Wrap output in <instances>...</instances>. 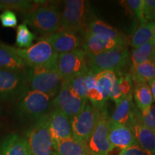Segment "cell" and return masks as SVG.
Instances as JSON below:
<instances>
[{
    "label": "cell",
    "instance_id": "1",
    "mask_svg": "<svg viewBox=\"0 0 155 155\" xmlns=\"http://www.w3.org/2000/svg\"><path fill=\"white\" fill-rule=\"evenodd\" d=\"M28 85L31 90L54 97L63 83L57 69V58L45 65L27 68L25 71Z\"/></svg>",
    "mask_w": 155,
    "mask_h": 155
},
{
    "label": "cell",
    "instance_id": "2",
    "mask_svg": "<svg viewBox=\"0 0 155 155\" xmlns=\"http://www.w3.org/2000/svg\"><path fill=\"white\" fill-rule=\"evenodd\" d=\"M52 97L34 90L27 89L19 98L16 114L21 120H35V121L50 114Z\"/></svg>",
    "mask_w": 155,
    "mask_h": 155
},
{
    "label": "cell",
    "instance_id": "3",
    "mask_svg": "<svg viewBox=\"0 0 155 155\" xmlns=\"http://www.w3.org/2000/svg\"><path fill=\"white\" fill-rule=\"evenodd\" d=\"M41 2L36 8L24 15L25 23L39 33L50 35L60 30L61 13L53 4Z\"/></svg>",
    "mask_w": 155,
    "mask_h": 155
},
{
    "label": "cell",
    "instance_id": "4",
    "mask_svg": "<svg viewBox=\"0 0 155 155\" xmlns=\"http://www.w3.org/2000/svg\"><path fill=\"white\" fill-rule=\"evenodd\" d=\"M49 114L35 121L26 134L25 139L32 155H58L50 132Z\"/></svg>",
    "mask_w": 155,
    "mask_h": 155
},
{
    "label": "cell",
    "instance_id": "5",
    "mask_svg": "<svg viewBox=\"0 0 155 155\" xmlns=\"http://www.w3.org/2000/svg\"><path fill=\"white\" fill-rule=\"evenodd\" d=\"M57 69L63 82L90 72L84 50L77 48L71 53L58 55Z\"/></svg>",
    "mask_w": 155,
    "mask_h": 155
},
{
    "label": "cell",
    "instance_id": "6",
    "mask_svg": "<svg viewBox=\"0 0 155 155\" xmlns=\"http://www.w3.org/2000/svg\"><path fill=\"white\" fill-rule=\"evenodd\" d=\"M8 48L22 60L27 68L45 65L54 61L58 57L46 39H42L26 49H21L10 45H8Z\"/></svg>",
    "mask_w": 155,
    "mask_h": 155
},
{
    "label": "cell",
    "instance_id": "7",
    "mask_svg": "<svg viewBox=\"0 0 155 155\" xmlns=\"http://www.w3.org/2000/svg\"><path fill=\"white\" fill-rule=\"evenodd\" d=\"M88 65L90 71L95 74L105 71H114L122 68L127 63L129 51L124 47L116 48L97 55L87 54Z\"/></svg>",
    "mask_w": 155,
    "mask_h": 155
},
{
    "label": "cell",
    "instance_id": "8",
    "mask_svg": "<svg viewBox=\"0 0 155 155\" xmlns=\"http://www.w3.org/2000/svg\"><path fill=\"white\" fill-rule=\"evenodd\" d=\"M109 127L110 117L104 108L99 110L96 125L87 141V146L91 155H109L114 150L108 139Z\"/></svg>",
    "mask_w": 155,
    "mask_h": 155
},
{
    "label": "cell",
    "instance_id": "9",
    "mask_svg": "<svg viewBox=\"0 0 155 155\" xmlns=\"http://www.w3.org/2000/svg\"><path fill=\"white\" fill-rule=\"evenodd\" d=\"M86 2L67 0L61 13L60 30L75 33L86 28Z\"/></svg>",
    "mask_w": 155,
    "mask_h": 155
},
{
    "label": "cell",
    "instance_id": "10",
    "mask_svg": "<svg viewBox=\"0 0 155 155\" xmlns=\"http://www.w3.org/2000/svg\"><path fill=\"white\" fill-rule=\"evenodd\" d=\"M28 86L25 72L0 69V101L8 102L19 98Z\"/></svg>",
    "mask_w": 155,
    "mask_h": 155
},
{
    "label": "cell",
    "instance_id": "11",
    "mask_svg": "<svg viewBox=\"0 0 155 155\" xmlns=\"http://www.w3.org/2000/svg\"><path fill=\"white\" fill-rule=\"evenodd\" d=\"M99 116V110L87 102L83 109L71 119L73 137L78 140L87 143L96 127Z\"/></svg>",
    "mask_w": 155,
    "mask_h": 155
},
{
    "label": "cell",
    "instance_id": "12",
    "mask_svg": "<svg viewBox=\"0 0 155 155\" xmlns=\"http://www.w3.org/2000/svg\"><path fill=\"white\" fill-rule=\"evenodd\" d=\"M87 100L79 98L71 92L68 86L63 82L58 94L52 102L53 109H58L71 119L78 114L84 108Z\"/></svg>",
    "mask_w": 155,
    "mask_h": 155
},
{
    "label": "cell",
    "instance_id": "13",
    "mask_svg": "<svg viewBox=\"0 0 155 155\" xmlns=\"http://www.w3.org/2000/svg\"><path fill=\"white\" fill-rule=\"evenodd\" d=\"M49 129L54 143L73 137L71 119L55 108L49 114Z\"/></svg>",
    "mask_w": 155,
    "mask_h": 155
},
{
    "label": "cell",
    "instance_id": "14",
    "mask_svg": "<svg viewBox=\"0 0 155 155\" xmlns=\"http://www.w3.org/2000/svg\"><path fill=\"white\" fill-rule=\"evenodd\" d=\"M58 55L71 53L76 50L81 44L80 38L75 33L59 30L48 35L45 38Z\"/></svg>",
    "mask_w": 155,
    "mask_h": 155
},
{
    "label": "cell",
    "instance_id": "15",
    "mask_svg": "<svg viewBox=\"0 0 155 155\" xmlns=\"http://www.w3.org/2000/svg\"><path fill=\"white\" fill-rule=\"evenodd\" d=\"M125 42H122L106 37L96 35L86 32L85 36V51L88 55H97L107 50L116 48L124 47Z\"/></svg>",
    "mask_w": 155,
    "mask_h": 155
},
{
    "label": "cell",
    "instance_id": "16",
    "mask_svg": "<svg viewBox=\"0 0 155 155\" xmlns=\"http://www.w3.org/2000/svg\"><path fill=\"white\" fill-rule=\"evenodd\" d=\"M128 127L131 129L136 141L143 150L151 155H154L155 147V134L150 129L144 127L136 119L134 111L133 110L130 121Z\"/></svg>",
    "mask_w": 155,
    "mask_h": 155
},
{
    "label": "cell",
    "instance_id": "17",
    "mask_svg": "<svg viewBox=\"0 0 155 155\" xmlns=\"http://www.w3.org/2000/svg\"><path fill=\"white\" fill-rule=\"evenodd\" d=\"M0 155L32 154L25 138L17 134H10L0 142Z\"/></svg>",
    "mask_w": 155,
    "mask_h": 155
},
{
    "label": "cell",
    "instance_id": "18",
    "mask_svg": "<svg viewBox=\"0 0 155 155\" xmlns=\"http://www.w3.org/2000/svg\"><path fill=\"white\" fill-rule=\"evenodd\" d=\"M108 139L114 149L121 150L137 142L132 131L127 126H110Z\"/></svg>",
    "mask_w": 155,
    "mask_h": 155
},
{
    "label": "cell",
    "instance_id": "19",
    "mask_svg": "<svg viewBox=\"0 0 155 155\" xmlns=\"http://www.w3.org/2000/svg\"><path fill=\"white\" fill-rule=\"evenodd\" d=\"M132 97H123L119 101L116 102V108L110 118V126L128 127L134 110Z\"/></svg>",
    "mask_w": 155,
    "mask_h": 155
},
{
    "label": "cell",
    "instance_id": "20",
    "mask_svg": "<svg viewBox=\"0 0 155 155\" xmlns=\"http://www.w3.org/2000/svg\"><path fill=\"white\" fill-rule=\"evenodd\" d=\"M54 144L58 155H91L87 143L78 140L73 137L59 140Z\"/></svg>",
    "mask_w": 155,
    "mask_h": 155
},
{
    "label": "cell",
    "instance_id": "21",
    "mask_svg": "<svg viewBox=\"0 0 155 155\" xmlns=\"http://www.w3.org/2000/svg\"><path fill=\"white\" fill-rule=\"evenodd\" d=\"M134 98L141 116H145L153 105V98L148 84L144 82H134Z\"/></svg>",
    "mask_w": 155,
    "mask_h": 155
},
{
    "label": "cell",
    "instance_id": "22",
    "mask_svg": "<svg viewBox=\"0 0 155 155\" xmlns=\"http://www.w3.org/2000/svg\"><path fill=\"white\" fill-rule=\"evenodd\" d=\"M0 69L25 72L27 67L22 60L9 49L8 45L0 43Z\"/></svg>",
    "mask_w": 155,
    "mask_h": 155
},
{
    "label": "cell",
    "instance_id": "23",
    "mask_svg": "<svg viewBox=\"0 0 155 155\" xmlns=\"http://www.w3.org/2000/svg\"><path fill=\"white\" fill-rule=\"evenodd\" d=\"M86 32L92 35L114 39V40L125 42V43L127 42L126 38L121 32L101 20H95L92 22L89 25Z\"/></svg>",
    "mask_w": 155,
    "mask_h": 155
},
{
    "label": "cell",
    "instance_id": "24",
    "mask_svg": "<svg viewBox=\"0 0 155 155\" xmlns=\"http://www.w3.org/2000/svg\"><path fill=\"white\" fill-rule=\"evenodd\" d=\"M116 75L114 71H105L96 74V86L102 94L104 102L109 98L110 91L116 79Z\"/></svg>",
    "mask_w": 155,
    "mask_h": 155
},
{
    "label": "cell",
    "instance_id": "25",
    "mask_svg": "<svg viewBox=\"0 0 155 155\" xmlns=\"http://www.w3.org/2000/svg\"><path fill=\"white\" fill-rule=\"evenodd\" d=\"M131 79L134 82L147 83L155 78V65L148 61L131 68Z\"/></svg>",
    "mask_w": 155,
    "mask_h": 155
},
{
    "label": "cell",
    "instance_id": "26",
    "mask_svg": "<svg viewBox=\"0 0 155 155\" xmlns=\"http://www.w3.org/2000/svg\"><path fill=\"white\" fill-rule=\"evenodd\" d=\"M154 22L141 24L131 37V45L134 48H137L147 42L152 41Z\"/></svg>",
    "mask_w": 155,
    "mask_h": 155
},
{
    "label": "cell",
    "instance_id": "27",
    "mask_svg": "<svg viewBox=\"0 0 155 155\" xmlns=\"http://www.w3.org/2000/svg\"><path fill=\"white\" fill-rule=\"evenodd\" d=\"M40 2L28 1V0H0V5L2 9L15 10L26 15L32 11L40 5Z\"/></svg>",
    "mask_w": 155,
    "mask_h": 155
},
{
    "label": "cell",
    "instance_id": "28",
    "mask_svg": "<svg viewBox=\"0 0 155 155\" xmlns=\"http://www.w3.org/2000/svg\"><path fill=\"white\" fill-rule=\"evenodd\" d=\"M154 48V45L150 41L133 50L131 55L132 68L137 67L144 62L151 61L153 56Z\"/></svg>",
    "mask_w": 155,
    "mask_h": 155
},
{
    "label": "cell",
    "instance_id": "29",
    "mask_svg": "<svg viewBox=\"0 0 155 155\" xmlns=\"http://www.w3.org/2000/svg\"><path fill=\"white\" fill-rule=\"evenodd\" d=\"M87 74L79 75L71 80L65 81L68 86L70 90L75 96L86 100H87Z\"/></svg>",
    "mask_w": 155,
    "mask_h": 155
},
{
    "label": "cell",
    "instance_id": "30",
    "mask_svg": "<svg viewBox=\"0 0 155 155\" xmlns=\"http://www.w3.org/2000/svg\"><path fill=\"white\" fill-rule=\"evenodd\" d=\"M35 35L30 32L26 23L20 24L17 28L16 45L19 48H28L32 46Z\"/></svg>",
    "mask_w": 155,
    "mask_h": 155
},
{
    "label": "cell",
    "instance_id": "31",
    "mask_svg": "<svg viewBox=\"0 0 155 155\" xmlns=\"http://www.w3.org/2000/svg\"><path fill=\"white\" fill-rule=\"evenodd\" d=\"M125 2L127 8L138 18L141 24L147 23L144 16V0H128Z\"/></svg>",
    "mask_w": 155,
    "mask_h": 155
},
{
    "label": "cell",
    "instance_id": "32",
    "mask_svg": "<svg viewBox=\"0 0 155 155\" xmlns=\"http://www.w3.org/2000/svg\"><path fill=\"white\" fill-rule=\"evenodd\" d=\"M134 114L136 119L139 123L144 125L155 134V104L152 106L150 111L145 116H141V113L135 110Z\"/></svg>",
    "mask_w": 155,
    "mask_h": 155
},
{
    "label": "cell",
    "instance_id": "33",
    "mask_svg": "<svg viewBox=\"0 0 155 155\" xmlns=\"http://www.w3.org/2000/svg\"><path fill=\"white\" fill-rule=\"evenodd\" d=\"M118 79V87L122 97L132 96L133 84L130 75H121Z\"/></svg>",
    "mask_w": 155,
    "mask_h": 155
},
{
    "label": "cell",
    "instance_id": "34",
    "mask_svg": "<svg viewBox=\"0 0 155 155\" xmlns=\"http://www.w3.org/2000/svg\"><path fill=\"white\" fill-rule=\"evenodd\" d=\"M0 22L4 28H14L17 27L18 20L14 12L6 9L0 14Z\"/></svg>",
    "mask_w": 155,
    "mask_h": 155
},
{
    "label": "cell",
    "instance_id": "35",
    "mask_svg": "<svg viewBox=\"0 0 155 155\" xmlns=\"http://www.w3.org/2000/svg\"><path fill=\"white\" fill-rule=\"evenodd\" d=\"M144 19L147 22L155 21V0H144Z\"/></svg>",
    "mask_w": 155,
    "mask_h": 155
},
{
    "label": "cell",
    "instance_id": "36",
    "mask_svg": "<svg viewBox=\"0 0 155 155\" xmlns=\"http://www.w3.org/2000/svg\"><path fill=\"white\" fill-rule=\"evenodd\" d=\"M119 155H151L143 150L137 142L134 143L130 147L121 150Z\"/></svg>",
    "mask_w": 155,
    "mask_h": 155
},
{
    "label": "cell",
    "instance_id": "37",
    "mask_svg": "<svg viewBox=\"0 0 155 155\" xmlns=\"http://www.w3.org/2000/svg\"><path fill=\"white\" fill-rule=\"evenodd\" d=\"M123 98L121 96V94H120L119 87H118V79L116 78V79L114 81L113 83V86H112V88L110 91L109 94V98H111V100H113L114 101L117 102L119 101V100H121V98Z\"/></svg>",
    "mask_w": 155,
    "mask_h": 155
},
{
    "label": "cell",
    "instance_id": "38",
    "mask_svg": "<svg viewBox=\"0 0 155 155\" xmlns=\"http://www.w3.org/2000/svg\"><path fill=\"white\" fill-rule=\"evenodd\" d=\"M148 86L150 87L153 98V101L155 102V78L152 80L148 81Z\"/></svg>",
    "mask_w": 155,
    "mask_h": 155
},
{
    "label": "cell",
    "instance_id": "39",
    "mask_svg": "<svg viewBox=\"0 0 155 155\" xmlns=\"http://www.w3.org/2000/svg\"><path fill=\"white\" fill-rule=\"evenodd\" d=\"M152 42L155 46V21L154 22V25H153V31H152Z\"/></svg>",
    "mask_w": 155,
    "mask_h": 155
},
{
    "label": "cell",
    "instance_id": "40",
    "mask_svg": "<svg viewBox=\"0 0 155 155\" xmlns=\"http://www.w3.org/2000/svg\"><path fill=\"white\" fill-rule=\"evenodd\" d=\"M153 63H154V64L155 65V55H153L152 58V60H151Z\"/></svg>",
    "mask_w": 155,
    "mask_h": 155
},
{
    "label": "cell",
    "instance_id": "41",
    "mask_svg": "<svg viewBox=\"0 0 155 155\" xmlns=\"http://www.w3.org/2000/svg\"><path fill=\"white\" fill-rule=\"evenodd\" d=\"M153 55H155V46L154 48V52H153Z\"/></svg>",
    "mask_w": 155,
    "mask_h": 155
},
{
    "label": "cell",
    "instance_id": "42",
    "mask_svg": "<svg viewBox=\"0 0 155 155\" xmlns=\"http://www.w3.org/2000/svg\"><path fill=\"white\" fill-rule=\"evenodd\" d=\"M1 9H2V7L1 5H0V10H1Z\"/></svg>",
    "mask_w": 155,
    "mask_h": 155
},
{
    "label": "cell",
    "instance_id": "43",
    "mask_svg": "<svg viewBox=\"0 0 155 155\" xmlns=\"http://www.w3.org/2000/svg\"><path fill=\"white\" fill-rule=\"evenodd\" d=\"M154 155H155V147H154Z\"/></svg>",
    "mask_w": 155,
    "mask_h": 155
},
{
    "label": "cell",
    "instance_id": "44",
    "mask_svg": "<svg viewBox=\"0 0 155 155\" xmlns=\"http://www.w3.org/2000/svg\"><path fill=\"white\" fill-rule=\"evenodd\" d=\"M1 112H2V111H1V108H0V114H1Z\"/></svg>",
    "mask_w": 155,
    "mask_h": 155
}]
</instances>
